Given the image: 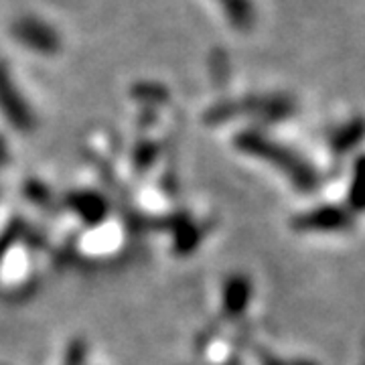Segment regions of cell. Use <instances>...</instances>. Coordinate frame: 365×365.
<instances>
[{
	"instance_id": "obj_1",
	"label": "cell",
	"mask_w": 365,
	"mask_h": 365,
	"mask_svg": "<svg viewBox=\"0 0 365 365\" xmlns=\"http://www.w3.org/2000/svg\"><path fill=\"white\" fill-rule=\"evenodd\" d=\"M71 207L88 223H96L104 217L106 201L96 193H79L78 197H71Z\"/></svg>"
}]
</instances>
